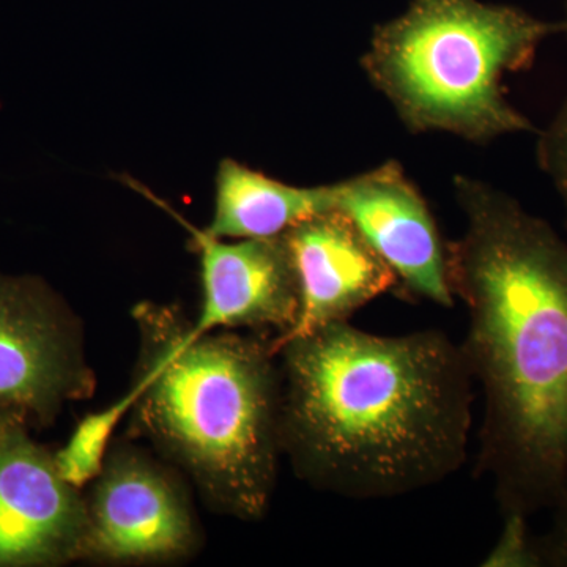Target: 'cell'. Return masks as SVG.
<instances>
[{
    "label": "cell",
    "mask_w": 567,
    "mask_h": 567,
    "mask_svg": "<svg viewBox=\"0 0 567 567\" xmlns=\"http://www.w3.org/2000/svg\"><path fill=\"white\" fill-rule=\"evenodd\" d=\"M464 234L447 244L458 344L484 395L476 473L502 514L548 509L567 476V240L509 194L454 177Z\"/></svg>",
    "instance_id": "1"
},
{
    "label": "cell",
    "mask_w": 567,
    "mask_h": 567,
    "mask_svg": "<svg viewBox=\"0 0 567 567\" xmlns=\"http://www.w3.org/2000/svg\"><path fill=\"white\" fill-rule=\"evenodd\" d=\"M278 353L282 450L317 486L395 498L465 464L475 382L443 331L382 336L346 320Z\"/></svg>",
    "instance_id": "2"
},
{
    "label": "cell",
    "mask_w": 567,
    "mask_h": 567,
    "mask_svg": "<svg viewBox=\"0 0 567 567\" xmlns=\"http://www.w3.org/2000/svg\"><path fill=\"white\" fill-rule=\"evenodd\" d=\"M144 338L142 423L181 458L216 502L262 517L281 442V375L271 342L194 336L171 309L137 308Z\"/></svg>",
    "instance_id": "3"
},
{
    "label": "cell",
    "mask_w": 567,
    "mask_h": 567,
    "mask_svg": "<svg viewBox=\"0 0 567 567\" xmlns=\"http://www.w3.org/2000/svg\"><path fill=\"white\" fill-rule=\"evenodd\" d=\"M561 22L483 0H412L377 25L361 58L365 76L412 133L475 144L536 133L506 99L503 80L527 70Z\"/></svg>",
    "instance_id": "4"
},
{
    "label": "cell",
    "mask_w": 567,
    "mask_h": 567,
    "mask_svg": "<svg viewBox=\"0 0 567 567\" xmlns=\"http://www.w3.org/2000/svg\"><path fill=\"white\" fill-rule=\"evenodd\" d=\"M89 386L54 298L33 279L0 275V409L47 424Z\"/></svg>",
    "instance_id": "5"
},
{
    "label": "cell",
    "mask_w": 567,
    "mask_h": 567,
    "mask_svg": "<svg viewBox=\"0 0 567 567\" xmlns=\"http://www.w3.org/2000/svg\"><path fill=\"white\" fill-rule=\"evenodd\" d=\"M338 210L390 267L406 297L453 308L456 297L447 274V244L401 164L390 159L338 182Z\"/></svg>",
    "instance_id": "6"
},
{
    "label": "cell",
    "mask_w": 567,
    "mask_h": 567,
    "mask_svg": "<svg viewBox=\"0 0 567 567\" xmlns=\"http://www.w3.org/2000/svg\"><path fill=\"white\" fill-rule=\"evenodd\" d=\"M169 212L189 230L199 252L204 300L196 322L189 323L194 336L241 327L270 328L281 336L293 327L300 297L284 235L227 241Z\"/></svg>",
    "instance_id": "7"
},
{
    "label": "cell",
    "mask_w": 567,
    "mask_h": 567,
    "mask_svg": "<svg viewBox=\"0 0 567 567\" xmlns=\"http://www.w3.org/2000/svg\"><path fill=\"white\" fill-rule=\"evenodd\" d=\"M89 517L25 425L0 443V566H47L84 550Z\"/></svg>",
    "instance_id": "8"
},
{
    "label": "cell",
    "mask_w": 567,
    "mask_h": 567,
    "mask_svg": "<svg viewBox=\"0 0 567 567\" xmlns=\"http://www.w3.org/2000/svg\"><path fill=\"white\" fill-rule=\"evenodd\" d=\"M297 275V322L271 341L287 342L346 322L363 306L398 287V279L357 226L339 210L323 213L284 234Z\"/></svg>",
    "instance_id": "9"
},
{
    "label": "cell",
    "mask_w": 567,
    "mask_h": 567,
    "mask_svg": "<svg viewBox=\"0 0 567 567\" xmlns=\"http://www.w3.org/2000/svg\"><path fill=\"white\" fill-rule=\"evenodd\" d=\"M87 517L84 548L104 558L173 557L192 539V522L174 487L133 458L110 465Z\"/></svg>",
    "instance_id": "10"
},
{
    "label": "cell",
    "mask_w": 567,
    "mask_h": 567,
    "mask_svg": "<svg viewBox=\"0 0 567 567\" xmlns=\"http://www.w3.org/2000/svg\"><path fill=\"white\" fill-rule=\"evenodd\" d=\"M338 210V183L293 186L224 159L216 174L215 213L207 233L226 240L276 238L298 224Z\"/></svg>",
    "instance_id": "11"
},
{
    "label": "cell",
    "mask_w": 567,
    "mask_h": 567,
    "mask_svg": "<svg viewBox=\"0 0 567 567\" xmlns=\"http://www.w3.org/2000/svg\"><path fill=\"white\" fill-rule=\"evenodd\" d=\"M141 383L137 382L132 391L122 395L117 402L106 406L102 412L87 415L74 429L66 445L54 454V464L59 475L71 487L80 488L102 475L104 454L112 432L115 431L122 417L140 401Z\"/></svg>",
    "instance_id": "12"
},
{
    "label": "cell",
    "mask_w": 567,
    "mask_h": 567,
    "mask_svg": "<svg viewBox=\"0 0 567 567\" xmlns=\"http://www.w3.org/2000/svg\"><path fill=\"white\" fill-rule=\"evenodd\" d=\"M528 520L527 514H503L502 533L481 566L544 567L539 539L533 535Z\"/></svg>",
    "instance_id": "13"
},
{
    "label": "cell",
    "mask_w": 567,
    "mask_h": 567,
    "mask_svg": "<svg viewBox=\"0 0 567 567\" xmlns=\"http://www.w3.org/2000/svg\"><path fill=\"white\" fill-rule=\"evenodd\" d=\"M537 134V163L557 189L567 226V99L546 128Z\"/></svg>",
    "instance_id": "14"
},
{
    "label": "cell",
    "mask_w": 567,
    "mask_h": 567,
    "mask_svg": "<svg viewBox=\"0 0 567 567\" xmlns=\"http://www.w3.org/2000/svg\"><path fill=\"white\" fill-rule=\"evenodd\" d=\"M548 511H551L550 527L537 536L544 567H567V476Z\"/></svg>",
    "instance_id": "15"
},
{
    "label": "cell",
    "mask_w": 567,
    "mask_h": 567,
    "mask_svg": "<svg viewBox=\"0 0 567 567\" xmlns=\"http://www.w3.org/2000/svg\"><path fill=\"white\" fill-rule=\"evenodd\" d=\"M29 421L20 413L11 412V410L0 409V443L17 429L28 425Z\"/></svg>",
    "instance_id": "16"
},
{
    "label": "cell",
    "mask_w": 567,
    "mask_h": 567,
    "mask_svg": "<svg viewBox=\"0 0 567 567\" xmlns=\"http://www.w3.org/2000/svg\"><path fill=\"white\" fill-rule=\"evenodd\" d=\"M559 22H561V33L567 37V0H565V18Z\"/></svg>",
    "instance_id": "17"
}]
</instances>
